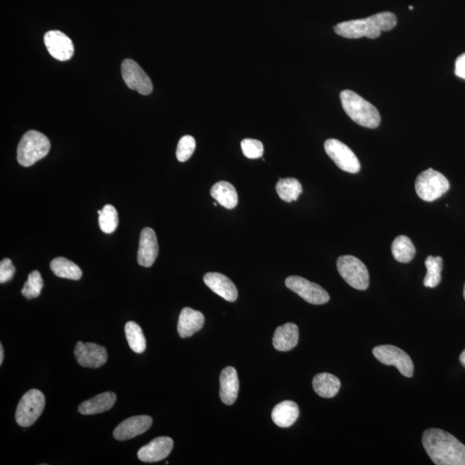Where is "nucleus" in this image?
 <instances>
[{"label":"nucleus","instance_id":"39448f33","mask_svg":"<svg viewBox=\"0 0 465 465\" xmlns=\"http://www.w3.org/2000/svg\"><path fill=\"white\" fill-rule=\"evenodd\" d=\"M450 189V183L442 173L429 168L417 177L416 190L418 197L426 202H433Z\"/></svg>","mask_w":465,"mask_h":465},{"label":"nucleus","instance_id":"2eb2a0df","mask_svg":"<svg viewBox=\"0 0 465 465\" xmlns=\"http://www.w3.org/2000/svg\"><path fill=\"white\" fill-rule=\"evenodd\" d=\"M159 253L158 240L155 230L145 227L140 233L137 261L140 266L150 267L155 262Z\"/></svg>","mask_w":465,"mask_h":465},{"label":"nucleus","instance_id":"c756f323","mask_svg":"<svg viewBox=\"0 0 465 465\" xmlns=\"http://www.w3.org/2000/svg\"><path fill=\"white\" fill-rule=\"evenodd\" d=\"M100 229L105 234H112L118 226V214L115 207L106 205L99 214Z\"/></svg>","mask_w":465,"mask_h":465},{"label":"nucleus","instance_id":"7ed1b4c3","mask_svg":"<svg viewBox=\"0 0 465 465\" xmlns=\"http://www.w3.org/2000/svg\"><path fill=\"white\" fill-rule=\"evenodd\" d=\"M340 97L344 112L353 122L368 129H376L380 125L379 110L357 93L344 90Z\"/></svg>","mask_w":465,"mask_h":465},{"label":"nucleus","instance_id":"20e7f679","mask_svg":"<svg viewBox=\"0 0 465 465\" xmlns=\"http://www.w3.org/2000/svg\"><path fill=\"white\" fill-rule=\"evenodd\" d=\"M50 142L41 132L31 130L23 136L18 147V162L25 167L45 158L50 150Z\"/></svg>","mask_w":465,"mask_h":465},{"label":"nucleus","instance_id":"c85d7f7f","mask_svg":"<svg viewBox=\"0 0 465 465\" xmlns=\"http://www.w3.org/2000/svg\"><path fill=\"white\" fill-rule=\"evenodd\" d=\"M125 334L129 346L133 352L142 353L146 350V339L138 324L129 322L125 325Z\"/></svg>","mask_w":465,"mask_h":465},{"label":"nucleus","instance_id":"0eeeda50","mask_svg":"<svg viewBox=\"0 0 465 465\" xmlns=\"http://www.w3.org/2000/svg\"><path fill=\"white\" fill-rule=\"evenodd\" d=\"M45 397L38 390H31L23 394L16 411V423L29 427L38 420L45 407Z\"/></svg>","mask_w":465,"mask_h":465},{"label":"nucleus","instance_id":"c9c22d12","mask_svg":"<svg viewBox=\"0 0 465 465\" xmlns=\"http://www.w3.org/2000/svg\"><path fill=\"white\" fill-rule=\"evenodd\" d=\"M3 361H4V348L1 344H0V364H3Z\"/></svg>","mask_w":465,"mask_h":465},{"label":"nucleus","instance_id":"bb28decb","mask_svg":"<svg viewBox=\"0 0 465 465\" xmlns=\"http://www.w3.org/2000/svg\"><path fill=\"white\" fill-rule=\"evenodd\" d=\"M276 190L281 199L290 203L299 199L303 192V187L297 179H281L277 183Z\"/></svg>","mask_w":465,"mask_h":465},{"label":"nucleus","instance_id":"b1692460","mask_svg":"<svg viewBox=\"0 0 465 465\" xmlns=\"http://www.w3.org/2000/svg\"><path fill=\"white\" fill-rule=\"evenodd\" d=\"M341 384L337 377L329 373H320L313 379L314 390L318 396L323 398H333L340 389Z\"/></svg>","mask_w":465,"mask_h":465},{"label":"nucleus","instance_id":"ddd939ff","mask_svg":"<svg viewBox=\"0 0 465 465\" xmlns=\"http://www.w3.org/2000/svg\"><path fill=\"white\" fill-rule=\"evenodd\" d=\"M45 43L50 55L58 61H68L75 53V47L71 39L62 32H47L45 36Z\"/></svg>","mask_w":465,"mask_h":465},{"label":"nucleus","instance_id":"412c9836","mask_svg":"<svg viewBox=\"0 0 465 465\" xmlns=\"http://www.w3.org/2000/svg\"><path fill=\"white\" fill-rule=\"evenodd\" d=\"M116 396L113 392L98 394L92 399L84 401L79 406V412L84 416L101 414L110 410L116 403Z\"/></svg>","mask_w":465,"mask_h":465},{"label":"nucleus","instance_id":"f03ea898","mask_svg":"<svg viewBox=\"0 0 465 465\" xmlns=\"http://www.w3.org/2000/svg\"><path fill=\"white\" fill-rule=\"evenodd\" d=\"M397 23V16L394 13L384 12L369 18L338 23L334 29L337 35L344 38L356 39L366 36L375 39L380 36L381 32L394 29Z\"/></svg>","mask_w":465,"mask_h":465},{"label":"nucleus","instance_id":"7c9ffc66","mask_svg":"<svg viewBox=\"0 0 465 465\" xmlns=\"http://www.w3.org/2000/svg\"><path fill=\"white\" fill-rule=\"evenodd\" d=\"M43 286H45V283H43L41 273L38 271H34L29 273L28 280L23 286L22 295L27 299H36L41 295Z\"/></svg>","mask_w":465,"mask_h":465},{"label":"nucleus","instance_id":"ea45409f","mask_svg":"<svg viewBox=\"0 0 465 465\" xmlns=\"http://www.w3.org/2000/svg\"><path fill=\"white\" fill-rule=\"evenodd\" d=\"M214 206H216V207L217 206V203H216V202L214 203Z\"/></svg>","mask_w":465,"mask_h":465},{"label":"nucleus","instance_id":"473e14b6","mask_svg":"<svg viewBox=\"0 0 465 465\" xmlns=\"http://www.w3.org/2000/svg\"><path fill=\"white\" fill-rule=\"evenodd\" d=\"M243 155L249 159H259L262 157L264 147L262 142L254 139L243 140L242 144Z\"/></svg>","mask_w":465,"mask_h":465},{"label":"nucleus","instance_id":"6ab92c4d","mask_svg":"<svg viewBox=\"0 0 465 465\" xmlns=\"http://www.w3.org/2000/svg\"><path fill=\"white\" fill-rule=\"evenodd\" d=\"M205 316L199 311L190 307H185L180 313L178 323L179 336L185 339L192 336L194 334L203 329L205 324Z\"/></svg>","mask_w":465,"mask_h":465},{"label":"nucleus","instance_id":"6e6552de","mask_svg":"<svg viewBox=\"0 0 465 465\" xmlns=\"http://www.w3.org/2000/svg\"><path fill=\"white\" fill-rule=\"evenodd\" d=\"M373 353L377 360L386 366H396L404 377H413V361L409 354L400 348L391 346V344H384V346L375 347Z\"/></svg>","mask_w":465,"mask_h":465},{"label":"nucleus","instance_id":"4be33fe9","mask_svg":"<svg viewBox=\"0 0 465 465\" xmlns=\"http://www.w3.org/2000/svg\"><path fill=\"white\" fill-rule=\"evenodd\" d=\"M299 416V405L292 401H284L277 404L272 413L273 423L280 427H292Z\"/></svg>","mask_w":465,"mask_h":465},{"label":"nucleus","instance_id":"4468645a","mask_svg":"<svg viewBox=\"0 0 465 465\" xmlns=\"http://www.w3.org/2000/svg\"><path fill=\"white\" fill-rule=\"evenodd\" d=\"M153 419L149 416H133L123 420L113 431L116 440H131L138 435L145 433L151 427Z\"/></svg>","mask_w":465,"mask_h":465},{"label":"nucleus","instance_id":"f3484780","mask_svg":"<svg viewBox=\"0 0 465 465\" xmlns=\"http://www.w3.org/2000/svg\"><path fill=\"white\" fill-rule=\"evenodd\" d=\"M207 286L227 302H235L238 297V290L229 277L218 273H208L203 277Z\"/></svg>","mask_w":465,"mask_h":465},{"label":"nucleus","instance_id":"2f4dec72","mask_svg":"<svg viewBox=\"0 0 465 465\" xmlns=\"http://www.w3.org/2000/svg\"><path fill=\"white\" fill-rule=\"evenodd\" d=\"M196 149V140L190 136H183L179 140L176 156L180 162H186L192 156Z\"/></svg>","mask_w":465,"mask_h":465},{"label":"nucleus","instance_id":"dca6fc26","mask_svg":"<svg viewBox=\"0 0 465 465\" xmlns=\"http://www.w3.org/2000/svg\"><path fill=\"white\" fill-rule=\"evenodd\" d=\"M173 448V441L169 437H159L140 448L137 456L145 463H155L168 457Z\"/></svg>","mask_w":465,"mask_h":465},{"label":"nucleus","instance_id":"393cba45","mask_svg":"<svg viewBox=\"0 0 465 465\" xmlns=\"http://www.w3.org/2000/svg\"><path fill=\"white\" fill-rule=\"evenodd\" d=\"M50 268L55 276L62 277V279L79 280L82 277L81 269L66 257H55L50 263Z\"/></svg>","mask_w":465,"mask_h":465},{"label":"nucleus","instance_id":"9b49d317","mask_svg":"<svg viewBox=\"0 0 465 465\" xmlns=\"http://www.w3.org/2000/svg\"><path fill=\"white\" fill-rule=\"evenodd\" d=\"M123 80L131 90L142 95H149L153 92V84L143 69L131 59H126L122 64Z\"/></svg>","mask_w":465,"mask_h":465},{"label":"nucleus","instance_id":"9d476101","mask_svg":"<svg viewBox=\"0 0 465 465\" xmlns=\"http://www.w3.org/2000/svg\"><path fill=\"white\" fill-rule=\"evenodd\" d=\"M286 286L306 302L321 305L327 303L330 299L329 293L322 286L303 279L299 276H290L286 280Z\"/></svg>","mask_w":465,"mask_h":465},{"label":"nucleus","instance_id":"aec40b11","mask_svg":"<svg viewBox=\"0 0 465 465\" xmlns=\"http://www.w3.org/2000/svg\"><path fill=\"white\" fill-rule=\"evenodd\" d=\"M299 340V329L296 324L286 323L277 327L273 343L276 350L288 352L297 347Z\"/></svg>","mask_w":465,"mask_h":465},{"label":"nucleus","instance_id":"423d86ee","mask_svg":"<svg viewBox=\"0 0 465 465\" xmlns=\"http://www.w3.org/2000/svg\"><path fill=\"white\" fill-rule=\"evenodd\" d=\"M337 269L342 279L354 289L364 290L369 287V272L357 257L340 256L337 260Z\"/></svg>","mask_w":465,"mask_h":465},{"label":"nucleus","instance_id":"a878e982","mask_svg":"<svg viewBox=\"0 0 465 465\" xmlns=\"http://www.w3.org/2000/svg\"><path fill=\"white\" fill-rule=\"evenodd\" d=\"M391 251L394 260L400 263H409L416 255V250L409 237L400 236L394 239Z\"/></svg>","mask_w":465,"mask_h":465},{"label":"nucleus","instance_id":"e433bc0d","mask_svg":"<svg viewBox=\"0 0 465 465\" xmlns=\"http://www.w3.org/2000/svg\"><path fill=\"white\" fill-rule=\"evenodd\" d=\"M460 360L461 364L465 367V350H464V352L461 353Z\"/></svg>","mask_w":465,"mask_h":465},{"label":"nucleus","instance_id":"72a5a7b5","mask_svg":"<svg viewBox=\"0 0 465 465\" xmlns=\"http://www.w3.org/2000/svg\"><path fill=\"white\" fill-rule=\"evenodd\" d=\"M16 273V268L12 260L4 259L0 262V283H8L12 280Z\"/></svg>","mask_w":465,"mask_h":465},{"label":"nucleus","instance_id":"f704fd0d","mask_svg":"<svg viewBox=\"0 0 465 465\" xmlns=\"http://www.w3.org/2000/svg\"><path fill=\"white\" fill-rule=\"evenodd\" d=\"M455 75L465 79V53L458 57L455 63Z\"/></svg>","mask_w":465,"mask_h":465},{"label":"nucleus","instance_id":"1a4fd4ad","mask_svg":"<svg viewBox=\"0 0 465 465\" xmlns=\"http://www.w3.org/2000/svg\"><path fill=\"white\" fill-rule=\"evenodd\" d=\"M327 155L344 172L357 173L360 170L359 159L346 144L336 139L327 140L324 144Z\"/></svg>","mask_w":465,"mask_h":465},{"label":"nucleus","instance_id":"f257e3e1","mask_svg":"<svg viewBox=\"0 0 465 465\" xmlns=\"http://www.w3.org/2000/svg\"><path fill=\"white\" fill-rule=\"evenodd\" d=\"M423 444L437 465H465V446L447 431L430 428L424 431Z\"/></svg>","mask_w":465,"mask_h":465},{"label":"nucleus","instance_id":"4c0bfd02","mask_svg":"<svg viewBox=\"0 0 465 465\" xmlns=\"http://www.w3.org/2000/svg\"><path fill=\"white\" fill-rule=\"evenodd\" d=\"M464 299H465V284H464Z\"/></svg>","mask_w":465,"mask_h":465},{"label":"nucleus","instance_id":"a211bd4d","mask_svg":"<svg viewBox=\"0 0 465 465\" xmlns=\"http://www.w3.org/2000/svg\"><path fill=\"white\" fill-rule=\"evenodd\" d=\"M220 397L223 403L232 405L238 397L240 382L238 374L235 368L226 367L223 369L220 377Z\"/></svg>","mask_w":465,"mask_h":465},{"label":"nucleus","instance_id":"f8f14e48","mask_svg":"<svg viewBox=\"0 0 465 465\" xmlns=\"http://www.w3.org/2000/svg\"><path fill=\"white\" fill-rule=\"evenodd\" d=\"M75 356L79 366L86 368H99L103 366L108 360L105 347L95 343H77Z\"/></svg>","mask_w":465,"mask_h":465},{"label":"nucleus","instance_id":"5701e85b","mask_svg":"<svg viewBox=\"0 0 465 465\" xmlns=\"http://www.w3.org/2000/svg\"><path fill=\"white\" fill-rule=\"evenodd\" d=\"M210 195L219 205L226 209L236 208L238 203V194L233 185L226 181H220L213 186L210 190Z\"/></svg>","mask_w":465,"mask_h":465},{"label":"nucleus","instance_id":"58836bf2","mask_svg":"<svg viewBox=\"0 0 465 465\" xmlns=\"http://www.w3.org/2000/svg\"><path fill=\"white\" fill-rule=\"evenodd\" d=\"M410 10H413V9H414V6L410 5Z\"/></svg>","mask_w":465,"mask_h":465},{"label":"nucleus","instance_id":"cd10ccee","mask_svg":"<svg viewBox=\"0 0 465 465\" xmlns=\"http://www.w3.org/2000/svg\"><path fill=\"white\" fill-rule=\"evenodd\" d=\"M425 265H426L427 272L424 279V286L428 288H435L439 286L443 266L442 257L428 256L425 261Z\"/></svg>","mask_w":465,"mask_h":465}]
</instances>
